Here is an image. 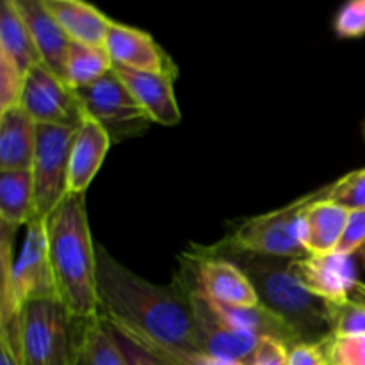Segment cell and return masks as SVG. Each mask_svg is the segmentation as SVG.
<instances>
[{"label":"cell","mask_w":365,"mask_h":365,"mask_svg":"<svg viewBox=\"0 0 365 365\" xmlns=\"http://www.w3.org/2000/svg\"><path fill=\"white\" fill-rule=\"evenodd\" d=\"M106 48L114 66L164 73L177 78V64L160 48L159 43L141 29L113 21L106 39Z\"/></svg>","instance_id":"4fadbf2b"},{"label":"cell","mask_w":365,"mask_h":365,"mask_svg":"<svg viewBox=\"0 0 365 365\" xmlns=\"http://www.w3.org/2000/svg\"><path fill=\"white\" fill-rule=\"evenodd\" d=\"M114 334L134 349V353L138 355L135 359L148 365H245L241 362H232V360L210 356L207 353L198 351V349L163 346L159 342L148 341V339L130 334V331H114Z\"/></svg>","instance_id":"7402d4cb"},{"label":"cell","mask_w":365,"mask_h":365,"mask_svg":"<svg viewBox=\"0 0 365 365\" xmlns=\"http://www.w3.org/2000/svg\"><path fill=\"white\" fill-rule=\"evenodd\" d=\"M56 296L73 317L98 316L96 246L91 237L86 195L68 192L45 220Z\"/></svg>","instance_id":"7a4b0ae2"},{"label":"cell","mask_w":365,"mask_h":365,"mask_svg":"<svg viewBox=\"0 0 365 365\" xmlns=\"http://www.w3.org/2000/svg\"><path fill=\"white\" fill-rule=\"evenodd\" d=\"M109 134L96 121L86 116L75 134L70 155V171H68V192L86 195L93 178L102 168L109 152Z\"/></svg>","instance_id":"2e32d148"},{"label":"cell","mask_w":365,"mask_h":365,"mask_svg":"<svg viewBox=\"0 0 365 365\" xmlns=\"http://www.w3.org/2000/svg\"><path fill=\"white\" fill-rule=\"evenodd\" d=\"M362 248H365V210H353L349 212L348 225L337 246V253L351 257Z\"/></svg>","instance_id":"f546056e"},{"label":"cell","mask_w":365,"mask_h":365,"mask_svg":"<svg viewBox=\"0 0 365 365\" xmlns=\"http://www.w3.org/2000/svg\"><path fill=\"white\" fill-rule=\"evenodd\" d=\"M335 31L341 38H360L365 34V0L346 4L339 11Z\"/></svg>","instance_id":"f1b7e54d"},{"label":"cell","mask_w":365,"mask_h":365,"mask_svg":"<svg viewBox=\"0 0 365 365\" xmlns=\"http://www.w3.org/2000/svg\"><path fill=\"white\" fill-rule=\"evenodd\" d=\"M178 277L210 302L227 309L260 305L259 294L245 271L225 257L212 255L207 248H198L191 255H185Z\"/></svg>","instance_id":"9c48e42d"},{"label":"cell","mask_w":365,"mask_h":365,"mask_svg":"<svg viewBox=\"0 0 365 365\" xmlns=\"http://www.w3.org/2000/svg\"><path fill=\"white\" fill-rule=\"evenodd\" d=\"M289 365H330L323 344L299 342L289 349Z\"/></svg>","instance_id":"1f68e13d"},{"label":"cell","mask_w":365,"mask_h":365,"mask_svg":"<svg viewBox=\"0 0 365 365\" xmlns=\"http://www.w3.org/2000/svg\"><path fill=\"white\" fill-rule=\"evenodd\" d=\"M291 267L303 287L324 302H342L351 298L359 284L351 257L337 252L324 255L310 253L309 257L292 260Z\"/></svg>","instance_id":"7c38bea8"},{"label":"cell","mask_w":365,"mask_h":365,"mask_svg":"<svg viewBox=\"0 0 365 365\" xmlns=\"http://www.w3.org/2000/svg\"><path fill=\"white\" fill-rule=\"evenodd\" d=\"M331 337H362L365 335V303L348 298L327 302Z\"/></svg>","instance_id":"d4e9b609"},{"label":"cell","mask_w":365,"mask_h":365,"mask_svg":"<svg viewBox=\"0 0 365 365\" xmlns=\"http://www.w3.org/2000/svg\"><path fill=\"white\" fill-rule=\"evenodd\" d=\"M207 252L237 264L255 287L260 305L284 319L298 335L299 342L321 344L331 337L327 302L303 287L292 273V259L241 252L223 242L210 246Z\"/></svg>","instance_id":"3957f363"},{"label":"cell","mask_w":365,"mask_h":365,"mask_svg":"<svg viewBox=\"0 0 365 365\" xmlns=\"http://www.w3.org/2000/svg\"><path fill=\"white\" fill-rule=\"evenodd\" d=\"M178 278L189 289L192 319H195L196 349L210 356L248 365L262 337L228 319L217 303L210 302L202 292L192 289L182 277Z\"/></svg>","instance_id":"30bf717a"},{"label":"cell","mask_w":365,"mask_h":365,"mask_svg":"<svg viewBox=\"0 0 365 365\" xmlns=\"http://www.w3.org/2000/svg\"><path fill=\"white\" fill-rule=\"evenodd\" d=\"M20 106L38 125L78 128L86 118L77 93L45 64L29 70Z\"/></svg>","instance_id":"8fae6325"},{"label":"cell","mask_w":365,"mask_h":365,"mask_svg":"<svg viewBox=\"0 0 365 365\" xmlns=\"http://www.w3.org/2000/svg\"><path fill=\"white\" fill-rule=\"evenodd\" d=\"M349 210L330 200L314 203L303 217V245L312 255L337 252L348 225Z\"/></svg>","instance_id":"d6986e66"},{"label":"cell","mask_w":365,"mask_h":365,"mask_svg":"<svg viewBox=\"0 0 365 365\" xmlns=\"http://www.w3.org/2000/svg\"><path fill=\"white\" fill-rule=\"evenodd\" d=\"M330 202L344 207L346 210H365V168L356 170L331 184Z\"/></svg>","instance_id":"484cf974"},{"label":"cell","mask_w":365,"mask_h":365,"mask_svg":"<svg viewBox=\"0 0 365 365\" xmlns=\"http://www.w3.org/2000/svg\"><path fill=\"white\" fill-rule=\"evenodd\" d=\"M84 327L59 299H36L21 307L16 346L7 344L21 365H77Z\"/></svg>","instance_id":"5b68a950"},{"label":"cell","mask_w":365,"mask_h":365,"mask_svg":"<svg viewBox=\"0 0 365 365\" xmlns=\"http://www.w3.org/2000/svg\"><path fill=\"white\" fill-rule=\"evenodd\" d=\"M0 365H21L16 351L2 339H0Z\"/></svg>","instance_id":"d6a6232c"},{"label":"cell","mask_w":365,"mask_h":365,"mask_svg":"<svg viewBox=\"0 0 365 365\" xmlns=\"http://www.w3.org/2000/svg\"><path fill=\"white\" fill-rule=\"evenodd\" d=\"M118 77L125 82L128 91L134 95L139 106L146 110L153 123L173 127L182 120L180 107L175 96V78L164 73L138 71L130 68L114 66Z\"/></svg>","instance_id":"5bb4252c"},{"label":"cell","mask_w":365,"mask_h":365,"mask_svg":"<svg viewBox=\"0 0 365 365\" xmlns=\"http://www.w3.org/2000/svg\"><path fill=\"white\" fill-rule=\"evenodd\" d=\"M98 316L114 331H130L171 348L196 349L189 289L180 278L157 285L96 246Z\"/></svg>","instance_id":"6da1fadb"},{"label":"cell","mask_w":365,"mask_h":365,"mask_svg":"<svg viewBox=\"0 0 365 365\" xmlns=\"http://www.w3.org/2000/svg\"><path fill=\"white\" fill-rule=\"evenodd\" d=\"M36 217L34 180L31 171H0V223L27 227Z\"/></svg>","instance_id":"44dd1931"},{"label":"cell","mask_w":365,"mask_h":365,"mask_svg":"<svg viewBox=\"0 0 365 365\" xmlns=\"http://www.w3.org/2000/svg\"><path fill=\"white\" fill-rule=\"evenodd\" d=\"M289 349L285 342L264 337L248 365H289Z\"/></svg>","instance_id":"4dcf8cb0"},{"label":"cell","mask_w":365,"mask_h":365,"mask_svg":"<svg viewBox=\"0 0 365 365\" xmlns=\"http://www.w3.org/2000/svg\"><path fill=\"white\" fill-rule=\"evenodd\" d=\"M14 234L16 228L0 223V328L16 324L25 303L57 299L45 221L34 217L25 227L24 246L16 260L13 252Z\"/></svg>","instance_id":"277c9868"},{"label":"cell","mask_w":365,"mask_h":365,"mask_svg":"<svg viewBox=\"0 0 365 365\" xmlns=\"http://www.w3.org/2000/svg\"><path fill=\"white\" fill-rule=\"evenodd\" d=\"M75 134V127L38 125L31 173L34 180L36 217L43 221L68 195V171Z\"/></svg>","instance_id":"ba28073f"},{"label":"cell","mask_w":365,"mask_h":365,"mask_svg":"<svg viewBox=\"0 0 365 365\" xmlns=\"http://www.w3.org/2000/svg\"><path fill=\"white\" fill-rule=\"evenodd\" d=\"M38 123L21 106L0 113V171H31Z\"/></svg>","instance_id":"e0dca14e"},{"label":"cell","mask_w":365,"mask_h":365,"mask_svg":"<svg viewBox=\"0 0 365 365\" xmlns=\"http://www.w3.org/2000/svg\"><path fill=\"white\" fill-rule=\"evenodd\" d=\"M14 4L31 31L43 64L52 73L63 78L68 50L73 41L68 38L56 18L43 6V0H14Z\"/></svg>","instance_id":"9a60e30c"},{"label":"cell","mask_w":365,"mask_h":365,"mask_svg":"<svg viewBox=\"0 0 365 365\" xmlns=\"http://www.w3.org/2000/svg\"><path fill=\"white\" fill-rule=\"evenodd\" d=\"M0 53L14 61L25 75L31 68L43 64L38 46L14 0H4L0 6Z\"/></svg>","instance_id":"ffe728a7"},{"label":"cell","mask_w":365,"mask_h":365,"mask_svg":"<svg viewBox=\"0 0 365 365\" xmlns=\"http://www.w3.org/2000/svg\"><path fill=\"white\" fill-rule=\"evenodd\" d=\"M351 298L356 299V302L365 303V284H360V282L356 284V287H355V291H353Z\"/></svg>","instance_id":"836d02e7"},{"label":"cell","mask_w":365,"mask_h":365,"mask_svg":"<svg viewBox=\"0 0 365 365\" xmlns=\"http://www.w3.org/2000/svg\"><path fill=\"white\" fill-rule=\"evenodd\" d=\"M43 6L56 18L57 24L73 43L106 46L107 34L114 20L106 16L95 6L81 0H43Z\"/></svg>","instance_id":"ac0fdd59"},{"label":"cell","mask_w":365,"mask_h":365,"mask_svg":"<svg viewBox=\"0 0 365 365\" xmlns=\"http://www.w3.org/2000/svg\"><path fill=\"white\" fill-rule=\"evenodd\" d=\"M77 365H134L118 342V335L100 316L86 319Z\"/></svg>","instance_id":"cb8c5ba5"},{"label":"cell","mask_w":365,"mask_h":365,"mask_svg":"<svg viewBox=\"0 0 365 365\" xmlns=\"http://www.w3.org/2000/svg\"><path fill=\"white\" fill-rule=\"evenodd\" d=\"M114 70V63L110 59L106 46H89L81 43H71L68 50L66 63H64L63 81L73 91L84 89L95 84L100 78Z\"/></svg>","instance_id":"603a6c76"},{"label":"cell","mask_w":365,"mask_h":365,"mask_svg":"<svg viewBox=\"0 0 365 365\" xmlns=\"http://www.w3.org/2000/svg\"><path fill=\"white\" fill-rule=\"evenodd\" d=\"M27 75L14 61L0 53V113L20 106Z\"/></svg>","instance_id":"4316f807"},{"label":"cell","mask_w":365,"mask_h":365,"mask_svg":"<svg viewBox=\"0 0 365 365\" xmlns=\"http://www.w3.org/2000/svg\"><path fill=\"white\" fill-rule=\"evenodd\" d=\"M330 365H365V335L328 337L321 342Z\"/></svg>","instance_id":"83f0119b"},{"label":"cell","mask_w":365,"mask_h":365,"mask_svg":"<svg viewBox=\"0 0 365 365\" xmlns=\"http://www.w3.org/2000/svg\"><path fill=\"white\" fill-rule=\"evenodd\" d=\"M330 191L331 184L323 185L273 212L252 217L221 242L241 252L278 259L309 257V250L303 245V217L314 203L330 198Z\"/></svg>","instance_id":"8992f818"},{"label":"cell","mask_w":365,"mask_h":365,"mask_svg":"<svg viewBox=\"0 0 365 365\" xmlns=\"http://www.w3.org/2000/svg\"><path fill=\"white\" fill-rule=\"evenodd\" d=\"M75 93L86 116L96 121L113 143L139 138L153 123L114 70L95 84Z\"/></svg>","instance_id":"52a82bcc"}]
</instances>
